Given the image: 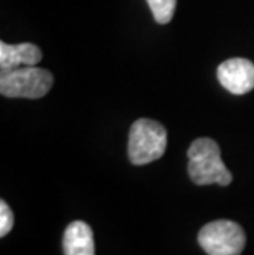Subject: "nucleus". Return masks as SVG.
I'll return each instance as SVG.
<instances>
[{"mask_svg": "<svg viewBox=\"0 0 254 255\" xmlns=\"http://www.w3.org/2000/svg\"><path fill=\"white\" fill-rule=\"evenodd\" d=\"M188 176L198 186H228L233 175L221 160L218 143L212 138H197L188 148Z\"/></svg>", "mask_w": 254, "mask_h": 255, "instance_id": "nucleus-1", "label": "nucleus"}, {"mask_svg": "<svg viewBox=\"0 0 254 255\" xmlns=\"http://www.w3.org/2000/svg\"><path fill=\"white\" fill-rule=\"evenodd\" d=\"M167 148V130L152 119H139L129 130L127 155L134 165H147L159 160Z\"/></svg>", "mask_w": 254, "mask_h": 255, "instance_id": "nucleus-2", "label": "nucleus"}, {"mask_svg": "<svg viewBox=\"0 0 254 255\" xmlns=\"http://www.w3.org/2000/svg\"><path fill=\"white\" fill-rule=\"evenodd\" d=\"M53 86V74L38 66H21L2 73L0 92L5 97L38 99L48 94Z\"/></svg>", "mask_w": 254, "mask_h": 255, "instance_id": "nucleus-3", "label": "nucleus"}, {"mask_svg": "<svg viewBox=\"0 0 254 255\" xmlns=\"http://www.w3.org/2000/svg\"><path fill=\"white\" fill-rule=\"evenodd\" d=\"M198 242L208 255H240L245 249L246 236L240 224L218 219L200 229Z\"/></svg>", "mask_w": 254, "mask_h": 255, "instance_id": "nucleus-4", "label": "nucleus"}, {"mask_svg": "<svg viewBox=\"0 0 254 255\" xmlns=\"http://www.w3.org/2000/svg\"><path fill=\"white\" fill-rule=\"evenodd\" d=\"M220 84L231 94H246L254 89V64L245 58L226 59L216 69Z\"/></svg>", "mask_w": 254, "mask_h": 255, "instance_id": "nucleus-5", "label": "nucleus"}, {"mask_svg": "<svg viewBox=\"0 0 254 255\" xmlns=\"http://www.w3.org/2000/svg\"><path fill=\"white\" fill-rule=\"evenodd\" d=\"M41 50L33 43H20V45H7L5 41L0 43L2 73L21 66H36L41 61Z\"/></svg>", "mask_w": 254, "mask_h": 255, "instance_id": "nucleus-6", "label": "nucleus"}, {"mask_svg": "<svg viewBox=\"0 0 254 255\" xmlns=\"http://www.w3.org/2000/svg\"><path fill=\"white\" fill-rule=\"evenodd\" d=\"M64 255H96L93 229L83 221H73L63 236Z\"/></svg>", "mask_w": 254, "mask_h": 255, "instance_id": "nucleus-7", "label": "nucleus"}, {"mask_svg": "<svg viewBox=\"0 0 254 255\" xmlns=\"http://www.w3.org/2000/svg\"><path fill=\"white\" fill-rule=\"evenodd\" d=\"M154 20L159 25H167L175 13L177 0H147Z\"/></svg>", "mask_w": 254, "mask_h": 255, "instance_id": "nucleus-8", "label": "nucleus"}, {"mask_svg": "<svg viewBox=\"0 0 254 255\" xmlns=\"http://www.w3.org/2000/svg\"><path fill=\"white\" fill-rule=\"evenodd\" d=\"M13 213L5 201H0V236L5 237L13 227Z\"/></svg>", "mask_w": 254, "mask_h": 255, "instance_id": "nucleus-9", "label": "nucleus"}]
</instances>
